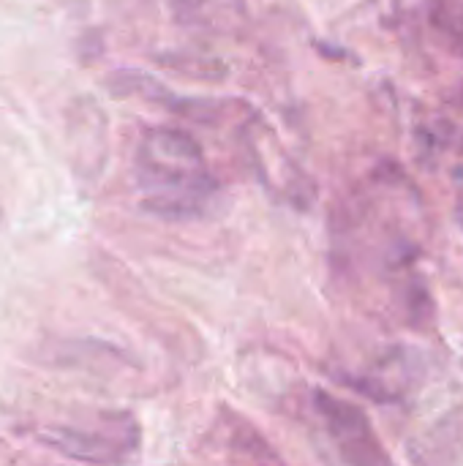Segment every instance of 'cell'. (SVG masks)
Returning a JSON list of instances; mask_svg holds the SVG:
<instances>
[{"label":"cell","instance_id":"obj_1","mask_svg":"<svg viewBox=\"0 0 463 466\" xmlns=\"http://www.w3.org/2000/svg\"><path fill=\"white\" fill-rule=\"evenodd\" d=\"M136 186L147 210L164 218H196L216 199V177L202 147L183 131L147 128L136 147Z\"/></svg>","mask_w":463,"mask_h":466},{"label":"cell","instance_id":"obj_2","mask_svg":"<svg viewBox=\"0 0 463 466\" xmlns=\"http://www.w3.org/2000/svg\"><path fill=\"white\" fill-rule=\"evenodd\" d=\"M44 442L49 451L74 461L117 464V461H128L131 456H136L139 429L134 418L106 412V415H93L79 423L46 429Z\"/></svg>","mask_w":463,"mask_h":466},{"label":"cell","instance_id":"obj_3","mask_svg":"<svg viewBox=\"0 0 463 466\" xmlns=\"http://www.w3.org/2000/svg\"><path fill=\"white\" fill-rule=\"evenodd\" d=\"M314 410H317L325 431L330 434V440L338 448L344 461H352V464H385V461H390L360 407L341 401L325 390H317L314 393Z\"/></svg>","mask_w":463,"mask_h":466},{"label":"cell","instance_id":"obj_4","mask_svg":"<svg viewBox=\"0 0 463 466\" xmlns=\"http://www.w3.org/2000/svg\"><path fill=\"white\" fill-rule=\"evenodd\" d=\"M169 3L177 11L180 22L216 33L240 25L246 11V0H169Z\"/></svg>","mask_w":463,"mask_h":466},{"label":"cell","instance_id":"obj_5","mask_svg":"<svg viewBox=\"0 0 463 466\" xmlns=\"http://www.w3.org/2000/svg\"><path fill=\"white\" fill-rule=\"evenodd\" d=\"M448 106H450V112L437 120V128H439L437 142L463 156V87L456 96H450Z\"/></svg>","mask_w":463,"mask_h":466},{"label":"cell","instance_id":"obj_6","mask_svg":"<svg viewBox=\"0 0 463 466\" xmlns=\"http://www.w3.org/2000/svg\"><path fill=\"white\" fill-rule=\"evenodd\" d=\"M434 22L442 33L450 35L453 44L463 46V0H439Z\"/></svg>","mask_w":463,"mask_h":466},{"label":"cell","instance_id":"obj_7","mask_svg":"<svg viewBox=\"0 0 463 466\" xmlns=\"http://www.w3.org/2000/svg\"><path fill=\"white\" fill-rule=\"evenodd\" d=\"M461 208H458V218H461V224H463V197H461V202H458Z\"/></svg>","mask_w":463,"mask_h":466}]
</instances>
